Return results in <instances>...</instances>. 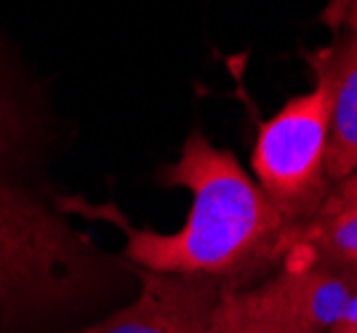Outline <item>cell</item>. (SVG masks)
I'll use <instances>...</instances> for the list:
<instances>
[{
	"label": "cell",
	"instance_id": "3957f363",
	"mask_svg": "<svg viewBox=\"0 0 357 333\" xmlns=\"http://www.w3.org/2000/svg\"><path fill=\"white\" fill-rule=\"evenodd\" d=\"M355 293V267L288 254L264 280L224 293L211 333H331Z\"/></svg>",
	"mask_w": 357,
	"mask_h": 333
},
{
	"label": "cell",
	"instance_id": "5b68a950",
	"mask_svg": "<svg viewBox=\"0 0 357 333\" xmlns=\"http://www.w3.org/2000/svg\"><path fill=\"white\" fill-rule=\"evenodd\" d=\"M139 280V296L115 315L75 333H211L213 312L227 291L219 280L149 272L128 264Z\"/></svg>",
	"mask_w": 357,
	"mask_h": 333
},
{
	"label": "cell",
	"instance_id": "30bf717a",
	"mask_svg": "<svg viewBox=\"0 0 357 333\" xmlns=\"http://www.w3.org/2000/svg\"><path fill=\"white\" fill-rule=\"evenodd\" d=\"M347 320H349V323H357V293H355V299H352V304H349V312H347Z\"/></svg>",
	"mask_w": 357,
	"mask_h": 333
},
{
	"label": "cell",
	"instance_id": "277c9868",
	"mask_svg": "<svg viewBox=\"0 0 357 333\" xmlns=\"http://www.w3.org/2000/svg\"><path fill=\"white\" fill-rule=\"evenodd\" d=\"M328 141H331V96L314 80L310 93H301L259 123L251 166L256 184L267 192L291 224H301L326 203Z\"/></svg>",
	"mask_w": 357,
	"mask_h": 333
},
{
	"label": "cell",
	"instance_id": "ba28073f",
	"mask_svg": "<svg viewBox=\"0 0 357 333\" xmlns=\"http://www.w3.org/2000/svg\"><path fill=\"white\" fill-rule=\"evenodd\" d=\"M349 206H357V171H352L347 179L331 187L326 203L317 211H339V208H349Z\"/></svg>",
	"mask_w": 357,
	"mask_h": 333
},
{
	"label": "cell",
	"instance_id": "8992f818",
	"mask_svg": "<svg viewBox=\"0 0 357 333\" xmlns=\"http://www.w3.org/2000/svg\"><path fill=\"white\" fill-rule=\"evenodd\" d=\"M307 67L331 96L328 182L333 187L357 171V30L307 54Z\"/></svg>",
	"mask_w": 357,
	"mask_h": 333
},
{
	"label": "cell",
	"instance_id": "6da1fadb",
	"mask_svg": "<svg viewBox=\"0 0 357 333\" xmlns=\"http://www.w3.org/2000/svg\"><path fill=\"white\" fill-rule=\"evenodd\" d=\"M158 182L192 192L190 216L174 235L136 229L118 206H93L77 195H56L54 206L64 216L77 213L115 224L126 235V258L149 272L248 288L283 264L294 224L238 157L213 147L206 134L192 131L176 163L158 171Z\"/></svg>",
	"mask_w": 357,
	"mask_h": 333
},
{
	"label": "cell",
	"instance_id": "52a82bcc",
	"mask_svg": "<svg viewBox=\"0 0 357 333\" xmlns=\"http://www.w3.org/2000/svg\"><path fill=\"white\" fill-rule=\"evenodd\" d=\"M320 22L333 30H357V0H328Z\"/></svg>",
	"mask_w": 357,
	"mask_h": 333
},
{
	"label": "cell",
	"instance_id": "7a4b0ae2",
	"mask_svg": "<svg viewBox=\"0 0 357 333\" xmlns=\"http://www.w3.org/2000/svg\"><path fill=\"white\" fill-rule=\"evenodd\" d=\"M30 99L0 59V333H32L102 299L128 264L102 254L30 184Z\"/></svg>",
	"mask_w": 357,
	"mask_h": 333
},
{
	"label": "cell",
	"instance_id": "9c48e42d",
	"mask_svg": "<svg viewBox=\"0 0 357 333\" xmlns=\"http://www.w3.org/2000/svg\"><path fill=\"white\" fill-rule=\"evenodd\" d=\"M331 333H357V323L344 320V323H339V325H333V331Z\"/></svg>",
	"mask_w": 357,
	"mask_h": 333
}]
</instances>
